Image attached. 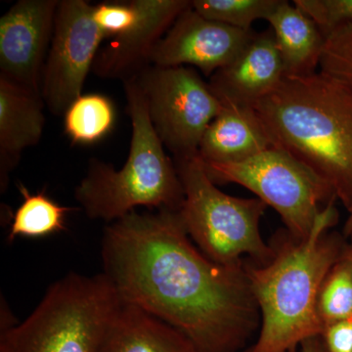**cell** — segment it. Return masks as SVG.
Masks as SVG:
<instances>
[{
    "label": "cell",
    "instance_id": "cell-1",
    "mask_svg": "<svg viewBox=\"0 0 352 352\" xmlns=\"http://www.w3.org/2000/svg\"><path fill=\"white\" fill-rule=\"evenodd\" d=\"M102 261L120 300L179 331L196 352H241L261 328L245 261L226 266L206 256L179 212H132L109 224Z\"/></svg>",
    "mask_w": 352,
    "mask_h": 352
},
{
    "label": "cell",
    "instance_id": "cell-2",
    "mask_svg": "<svg viewBox=\"0 0 352 352\" xmlns=\"http://www.w3.org/2000/svg\"><path fill=\"white\" fill-rule=\"evenodd\" d=\"M336 201L322 210L307 238L298 239L286 230L271 245L270 261L245 263L261 328L256 342L243 352H296L303 340L320 335L319 289L347 245L342 234L330 231L339 220Z\"/></svg>",
    "mask_w": 352,
    "mask_h": 352
},
{
    "label": "cell",
    "instance_id": "cell-3",
    "mask_svg": "<svg viewBox=\"0 0 352 352\" xmlns=\"http://www.w3.org/2000/svg\"><path fill=\"white\" fill-rule=\"evenodd\" d=\"M274 147L316 173L352 205V94L320 72L285 76L252 106Z\"/></svg>",
    "mask_w": 352,
    "mask_h": 352
},
{
    "label": "cell",
    "instance_id": "cell-4",
    "mask_svg": "<svg viewBox=\"0 0 352 352\" xmlns=\"http://www.w3.org/2000/svg\"><path fill=\"white\" fill-rule=\"evenodd\" d=\"M132 136L120 170L92 159L76 187L75 198L90 219L112 223L138 207L179 212L184 201L175 162L164 151L149 117L147 100L135 78L124 82Z\"/></svg>",
    "mask_w": 352,
    "mask_h": 352
},
{
    "label": "cell",
    "instance_id": "cell-5",
    "mask_svg": "<svg viewBox=\"0 0 352 352\" xmlns=\"http://www.w3.org/2000/svg\"><path fill=\"white\" fill-rule=\"evenodd\" d=\"M120 302L104 273H69L22 323L1 330L0 352H96Z\"/></svg>",
    "mask_w": 352,
    "mask_h": 352
},
{
    "label": "cell",
    "instance_id": "cell-6",
    "mask_svg": "<svg viewBox=\"0 0 352 352\" xmlns=\"http://www.w3.org/2000/svg\"><path fill=\"white\" fill-rule=\"evenodd\" d=\"M175 164L184 191L180 217L197 248L221 265H241L244 256L256 264L270 261L274 250L264 242L259 229L267 205L217 188L199 155L175 160Z\"/></svg>",
    "mask_w": 352,
    "mask_h": 352
},
{
    "label": "cell",
    "instance_id": "cell-7",
    "mask_svg": "<svg viewBox=\"0 0 352 352\" xmlns=\"http://www.w3.org/2000/svg\"><path fill=\"white\" fill-rule=\"evenodd\" d=\"M203 163L215 184H239L274 208L298 239L310 235L322 210L337 199L327 182L280 148L235 163Z\"/></svg>",
    "mask_w": 352,
    "mask_h": 352
},
{
    "label": "cell",
    "instance_id": "cell-8",
    "mask_svg": "<svg viewBox=\"0 0 352 352\" xmlns=\"http://www.w3.org/2000/svg\"><path fill=\"white\" fill-rule=\"evenodd\" d=\"M147 100L155 131L175 160L198 155L204 133L222 102L196 69L157 67L136 76Z\"/></svg>",
    "mask_w": 352,
    "mask_h": 352
},
{
    "label": "cell",
    "instance_id": "cell-9",
    "mask_svg": "<svg viewBox=\"0 0 352 352\" xmlns=\"http://www.w3.org/2000/svg\"><path fill=\"white\" fill-rule=\"evenodd\" d=\"M106 38L85 0H60L41 78L44 105L62 116L82 96L83 85Z\"/></svg>",
    "mask_w": 352,
    "mask_h": 352
},
{
    "label": "cell",
    "instance_id": "cell-10",
    "mask_svg": "<svg viewBox=\"0 0 352 352\" xmlns=\"http://www.w3.org/2000/svg\"><path fill=\"white\" fill-rule=\"evenodd\" d=\"M59 0H20L0 19V76L41 94Z\"/></svg>",
    "mask_w": 352,
    "mask_h": 352
},
{
    "label": "cell",
    "instance_id": "cell-11",
    "mask_svg": "<svg viewBox=\"0 0 352 352\" xmlns=\"http://www.w3.org/2000/svg\"><path fill=\"white\" fill-rule=\"evenodd\" d=\"M254 34L208 19L191 4L155 46L150 62L157 67H192L210 78L230 64Z\"/></svg>",
    "mask_w": 352,
    "mask_h": 352
},
{
    "label": "cell",
    "instance_id": "cell-12",
    "mask_svg": "<svg viewBox=\"0 0 352 352\" xmlns=\"http://www.w3.org/2000/svg\"><path fill=\"white\" fill-rule=\"evenodd\" d=\"M135 18L119 36L99 50L94 75L122 82L140 75L151 66L157 43L170 29L178 16L191 6L189 0H132Z\"/></svg>",
    "mask_w": 352,
    "mask_h": 352
},
{
    "label": "cell",
    "instance_id": "cell-13",
    "mask_svg": "<svg viewBox=\"0 0 352 352\" xmlns=\"http://www.w3.org/2000/svg\"><path fill=\"white\" fill-rule=\"evenodd\" d=\"M283 61L271 30L256 32L230 64L210 76L212 91L221 102L252 107L279 85Z\"/></svg>",
    "mask_w": 352,
    "mask_h": 352
},
{
    "label": "cell",
    "instance_id": "cell-14",
    "mask_svg": "<svg viewBox=\"0 0 352 352\" xmlns=\"http://www.w3.org/2000/svg\"><path fill=\"white\" fill-rule=\"evenodd\" d=\"M41 95L0 76V186H8L9 175L27 148L43 138L45 116Z\"/></svg>",
    "mask_w": 352,
    "mask_h": 352
},
{
    "label": "cell",
    "instance_id": "cell-15",
    "mask_svg": "<svg viewBox=\"0 0 352 352\" xmlns=\"http://www.w3.org/2000/svg\"><path fill=\"white\" fill-rule=\"evenodd\" d=\"M274 147L263 122L249 106L222 102L208 124L198 155L206 163H235Z\"/></svg>",
    "mask_w": 352,
    "mask_h": 352
},
{
    "label": "cell",
    "instance_id": "cell-16",
    "mask_svg": "<svg viewBox=\"0 0 352 352\" xmlns=\"http://www.w3.org/2000/svg\"><path fill=\"white\" fill-rule=\"evenodd\" d=\"M96 352H196L179 331L122 300Z\"/></svg>",
    "mask_w": 352,
    "mask_h": 352
},
{
    "label": "cell",
    "instance_id": "cell-17",
    "mask_svg": "<svg viewBox=\"0 0 352 352\" xmlns=\"http://www.w3.org/2000/svg\"><path fill=\"white\" fill-rule=\"evenodd\" d=\"M283 61L285 76H307L319 69L324 34L295 3L281 0L267 18Z\"/></svg>",
    "mask_w": 352,
    "mask_h": 352
},
{
    "label": "cell",
    "instance_id": "cell-18",
    "mask_svg": "<svg viewBox=\"0 0 352 352\" xmlns=\"http://www.w3.org/2000/svg\"><path fill=\"white\" fill-rule=\"evenodd\" d=\"M17 186L23 203L13 214L8 242L17 237L41 238L66 230V217L73 208L59 205L44 190L32 194L22 183Z\"/></svg>",
    "mask_w": 352,
    "mask_h": 352
},
{
    "label": "cell",
    "instance_id": "cell-19",
    "mask_svg": "<svg viewBox=\"0 0 352 352\" xmlns=\"http://www.w3.org/2000/svg\"><path fill=\"white\" fill-rule=\"evenodd\" d=\"M115 122V106L101 94L82 95L64 113L65 132L73 144H94L112 131Z\"/></svg>",
    "mask_w": 352,
    "mask_h": 352
},
{
    "label": "cell",
    "instance_id": "cell-20",
    "mask_svg": "<svg viewBox=\"0 0 352 352\" xmlns=\"http://www.w3.org/2000/svg\"><path fill=\"white\" fill-rule=\"evenodd\" d=\"M317 315L323 328L352 318V238L322 282Z\"/></svg>",
    "mask_w": 352,
    "mask_h": 352
},
{
    "label": "cell",
    "instance_id": "cell-21",
    "mask_svg": "<svg viewBox=\"0 0 352 352\" xmlns=\"http://www.w3.org/2000/svg\"><path fill=\"white\" fill-rule=\"evenodd\" d=\"M281 0H193L194 10L204 17L243 31H252L258 20H267Z\"/></svg>",
    "mask_w": 352,
    "mask_h": 352
},
{
    "label": "cell",
    "instance_id": "cell-22",
    "mask_svg": "<svg viewBox=\"0 0 352 352\" xmlns=\"http://www.w3.org/2000/svg\"><path fill=\"white\" fill-rule=\"evenodd\" d=\"M319 71L352 94V23L324 32Z\"/></svg>",
    "mask_w": 352,
    "mask_h": 352
},
{
    "label": "cell",
    "instance_id": "cell-23",
    "mask_svg": "<svg viewBox=\"0 0 352 352\" xmlns=\"http://www.w3.org/2000/svg\"><path fill=\"white\" fill-rule=\"evenodd\" d=\"M294 3L318 25L322 32L352 23V0H294Z\"/></svg>",
    "mask_w": 352,
    "mask_h": 352
},
{
    "label": "cell",
    "instance_id": "cell-24",
    "mask_svg": "<svg viewBox=\"0 0 352 352\" xmlns=\"http://www.w3.org/2000/svg\"><path fill=\"white\" fill-rule=\"evenodd\" d=\"M94 18L106 38L119 36L135 18L133 2H104L94 6Z\"/></svg>",
    "mask_w": 352,
    "mask_h": 352
},
{
    "label": "cell",
    "instance_id": "cell-25",
    "mask_svg": "<svg viewBox=\"0 0 352 352\" xmlns=\"http://www.w3.org/2000/svg\"><path fill=\"white\" fill-rule=\"evenodd\" d=\"M320 337L325 352H352V318L329 324Z\"/></svg>",
    "mask_w": 352,
    "mask_h": 352
},
{
    "label": "cell",
    "instance_id": "cell-26",
    "mask_svg": "<svg viewBox=\"0 0 352 352\" xmlns=\"http://www.w3.org/2000/svg\"><path fill=\"white\" fill-rule=\"evenodd\" d=\"M302 352H325L320 335L303 340L300 346Z\"/></svg>",
    "mask_w": 352,
    "mask_h": 352
},
{
    "label": "cell",
    "instance_id": "cell-27",
    "mask_svg": "<svg viewBox=\"0 0 352 352\" xmlns=\"http://www.w3.org/2000/svg\"><path fill=\"white\" fill-rule=\"evenodd\" d=\"M347 217L346 222H344V228H342V235L347 239V238H352V205L347 208Z\"/></svg>",
    "mask_w": 352,
    "mask_h": 352
}]
</instances>
